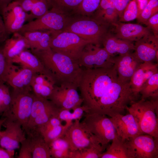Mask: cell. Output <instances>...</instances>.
I'll use <instances>...</instances> for the list:
<instances>
[{
    "mask_svg": "<svg viewBox=\"0 0 158 158\" xmlns=\"http://www.w3.org/2000/svg\"><path fill=\"white\" fill-rule=\"evenodd\" d=\"M117 135L123 140L142 134L133 116L129 113L125 115L118 114L110 117Z\"/></svg>",
    "mask_w": 158,
    "mask_h": 158,
    "instance_id": "cell-19",
    "label": "cell"
},
{
    "mask_svg": "<svg viewBox=\"0 0 158 158\" xmlns=\"http://www.w3.org/2000/svg\"><path fill=\"white\" fill-rule=\"evenodd\" d=\"M111 144L103 152L100 158H135L134 154L126 140L117 135L112 140Z\"/></svg>",
    "mask_w": 158,
    "mask_h": 158,
    "instance_id": "cell-26",
    "label": "cell"
},
{
    "mask_svg": "<svg viewBox=\"0 0 158 158\" xmlns=\"http://www.w3.org/2000/svg\"><path fill=\"white\" fill-rule=\"evenodd\" d=\"M14 150L0 148V158H13L14 157Z\"/></svg>",
    "mask_w": 158,
    "mask_h": 158,
    "instance_id": "cell-46",
    "label": "cell"
},
{
    "mask_svg": "<svg viewBox=\"0 0 158 158\" xmlns=\"http://www.w3.org/2000/svg\"><path fill=\"white\" fill-rule=\"evenodd\" d=\"M101 0H83L75 11L83 14L90 15L97 9Z\"/></svg>",
    "mask_w": 158,
    "mask_h": 158,
    "instance_id": "cell-39",
    "label": "cell"
},
{
    "mask_svg": "<svg viewBox=\"0 0 158 158\" xmlns=\"http://www.w3.org/2000/svg\"><path fill=\"white\" fill-rule=\"evenodd\" d=\"M30 51L39 59L56 85L78 88L83 69L77 61L50 48Z\"/></svg>",
    "mask_w": 158,
    "mask_h": 158,
    "instance_id": "cell-2",
    "label": "cell"
},
{
    "mask_svg": "<svg viewBox=\"0 0 158 158\" xmlns=\"http://www.w3.org/2000/svg\"><path fill=\"white\" fill-rule=\"evenodd\" d=\"M51 158H69V144L63 137L57 139L49 145Z\"/></svg>",
    "mask_w": 158,
    "mask_h": 158,
    "instance_id": "cell-29",
    "label": "cell"
},
{
    "mask_svg": "<svg viewBox=\"0 0 158 158\" xmlns=\"http://www.w3.org/2000/svg\"><path fill=\"white\" fill-rule=\"evenodd\" d=\"M149 0H136L138 10V16L141 13L146 6Z\"/></svg>",
    "mask_w": 158,
    "mask_h": 158,
    "instance_id": "cell-47",
    "label": "cell"
},
{
    "mask_svg": "<svg viewBox=\"0 0 158 158\" xmlns=\"http://www.w3.org/2000/svg\"><path fill=\"white\" fill-rule=\"evenodd\" d=\"M144 24L151 30L155 37H158V13L149 18Z\"/></svg>",
    "mask_w": 158,
    "mask_h": 158,
    "instance_id": "cell-42",
    "label": "cell"
},
{
    "mask_svg": "<svg viewBox=\"0 0 158 158\" xmlns=\"http://www.w3.org/2000/svg\"><path fill=\"white\" fill-rule=\"evenodd\" d=\"M139 94L141 98L146 99L149 97L156 98L158 97V73L152 76L145 83Z\"/></svg>",
    "mask_w": 158,
    "mask_h": 158,
    "instance_id": "cell-30",
    "label": "cell"
},
{
    "mask_svg": "<svg viewBox=\"0 0 158 158\" xmlns=\"http://www.w3.org/2000/svg\"><path fill=\"white\" fill-rule=\"evenodd\" d=\"M118 13L115 8H111L102 11H96L94 18L109 26L118 21Z\"/></svg>",
    "mask_w": 158,
    "mask_h": 158,
    "instance_id": "cell-32",
    "label": "cell"
},
{
    "mask_svg": "<svg viewBox=\"0 0 158 158\" xmlns=\"http://www.w3.org/2000/svg\"><path fill=\"white\" fill-rule=\"evenodd\" d=\"M77 62L85 69L108 68L114 65L113 57L104 48L91 43L85 46Z\"/></svg>",
    "mask_w": 158,
    "mask_h": 158,
    "instance_id": "cell-11",
    "label": "cell"
},
{
    "mask_svg": "<svg viewBox=\"0 0 158 158\" xmlns=\"http://www.w3.org/2000/svg\"><path fill=\"white\" fill-rule=\"evenodd\" d=\"M3 126V123H0V133H1V126Z\"/></svg>",
    "mask_w": 158,
    "mask_h": 158,
    "instance_id": "cell-49",
    "label": "cell"
},
{
    "mask_svg": "<svg viewBox=\"0 0 158 158\" xmlns=\"http://www.w3.org/2000/svg\"><path fill=\"white\" fill-rule=\"evenodd\" d=\"M63 13L52 8L42 16L25 24L18 32L22 34L37 30L63 31L69 23Z\"/></svg>",
    "mask_w": 158,
    "mask_h": 158,
    "instance_id": "cell-10",
    "label": "cell"
},
{
    "mask_svg": "<svg viewBox=\"0 0 158 158\" xmlns=\"http://www.w3.org/2000/svg\"><path fill=\"white\" fill-rule=\"evenodd\" d=\"M51 33L49 30H37L26 32L21 34L27 41L30 49L40 50L50 48Z\"/></svg>",
    "mask_w": 158,
    "mask_h": 158,
    "instance_id": "cell-27",
    "label": "cell"
},
{
    "mask_svg": "<svg viewBox=\"0 0 158 158\" xmlns=\"http://www.w3.org/2000/svg\"><path fill=\"white\" fill-rule=\"evenodd\" d=\"M30 49L28 43L24 36L18 32L13 33L2 45L4 56L9 65L13 64L12 59L23 51Z\"/></svg>",
    "mask_w": 158,
    "mask_h": 158,
    "instance_id": "cell-22",
    "label": "cell"
},
{
    "mask_svg": "<svg viewBox=\"0 0 158 158\" xmlns=\"http://www.w3.org/2000/svg\"><path fill=\"white\" fill-rule=\"evenodd\" d=\"M36 73L29 69L13 63L9 66L5 83L14 90L32 91L31 84Z\"/></svg>",
    "mask_w": 158,
    "mask_h": 158,
    "instance_id": "cell-16",
    "label": "cell"
},
{
    "mask_svg": "<svg viewBox=\"0 0 158 158\" xmlns=\"http://www.w3.org/2000/svg\"><path fill=\"white\" fill-rule=\"evenodd\" d=\"M133 53L142 62H153L158 59V37L153 34L135 42Z\"/></svg>",
    "mask_w": 158,
    "mask_h": 158,
    "instance_id": "cell-18",
    "label": "cell"
},
{
    "mask_svg": "<svg viewBox=\"0 0 158 158\" xmlns=\"http://www.w3.org/2000/svg\"><path fill=\"white\" fill-rule=\"evenodd\" d=\"M31 91L13 90L11 93L10 106L3 114L4 117L19 122L24 131L30 118L34 99V94Z\"/></svg>",
    "mask_w": 158,
    "mask_h": 158,
    "instance_id": "cell-5",
    "label": "cell"
},
{
    "mask_svg": "<svg viewBox=\"0 0 158 158\" xmlns=\"http://www.w3.org/2000/svg\"><path fill=\"white\" fill-rule=\"evenodd\" d=\"M102 150L92 147L80 151L70 152L69 158H100Z\"/></svg>",
    "mask_w": 158,
    "mask_h": 158,
    "instance_id": "cell-37",
    "label": "cell"
},
{
    "mask_svg": "<svg viewBox=\"0 0 158 158\" xmlns=\"http://www.w3.org/2000/svg\"><path fill=\"white\" fill-rule=\"evenodd\" d=\"M13 1V0H0V12L1 14L7 6Z\"/></svg>",
    "mask_w": 158,
    "mask_h": 158,
    "instance_id": "cell-48",
    "label": "cell"
},
{
    "mask_svg": "<svg viewBox=\"0 0 158 158\" xmlns=\"http://www.w3.org/2000/svg\"><path fill=\"white\" fill-rule=\"evenodd\" d=\"M56 85L50 76L36 73L32 78L31 87L35 96L49 99Z\"/></svg>",
    "mask_w": 158,
    "mask_h": 158,
    "instance_id": "cell-24",
    "label": "cell"
},
{
    "mask_svg": "<svg viewBox=\"0 0 158 158\" xmlns=\"http://www.w3.org/2000/svg\"><path fill=\"white\" fill-rule=\"evenodd\" d=\"M138 15V10L136 1L131 0L129 2L118 21L126 22L133 20L137 18Z\"/></svg>",
    "mask_w": 158,
    "mask_h": 158,
    "instance_id": "cell-36",
    "label": "cell"
},
{
    "mask_svg": "<svg viewBox=\"0 0 158 158\" xmlns=\"http://www.w3.org/2000/svg\"><path fill=\"white\" fill-rule=\"evenodd\" d=\"M115 0H101L99 6L96 10L99 11L104 10L109 8H115Z\"/></svg>",
    "mask_w": 158,
    "mask_h": 158,
    "instance_id": "cell-45",
    "label": "cell"
},
{
    "mask_svg": "<svg viewBox=\"0 0 158 158\" xmlns=\"http://www.w3.org/2000/svg\"><path fill=\"white\" fill-rule=\"evenodd\" d=\"M135 158H158V139L141 134L126 140Z\"/></svg>",
    "mask_w": 158,
    "mask_h": 158,
    "instance_id": "cell-14",
    "label": "cell"
},
{
    "mask_svg": "<svg viewBox=\"0 0 158 158\" xmlns=\"http://www.w3.org/2000/svg\"><path fill=\"white\" fill-rule=\"evenodd\" d=\"M5 118L3 126L6 129L1 131L0 145L1 147L6 150H14L19 148L21 142L26 138L25 133L19 122Z\"/></svg>",
    "mask_w": 158,
    "mask_h": 158,
    "instance_id": "cell-15",
    "label": "cell"
},
{
    "mask_svg": "<svg viewBox=\"0 0 158 158\" xmlns=\"http://www.w3.org/2000/svg\"><path fill=\"white\" fill-rule=\"evenodd\" d=\"M130 0H115V7L118 14L119 18L122 16L123 12Z\"/></svg>",
    "mask_w": 158,
    "mask_h": 158,
    "instance_id": "cell-44",
    "label": "cell"
},
{
    "mask_svg": "<svg viewBox=\"0 0 158 158\" xmlns=\"http://www.w3.org/2000/svg\"><path fill=\"white\" fill-rule=\"evenodd\" d=\"M152 98L134 101L126 110L133 116L142 134L158 139V98Z\"/></svg>",
    "mask_w": 158,
    "mask_h": 158,
    "instance_id": "cell-3",
    "label": "cell"
},
{
    "mask_svg": "<svg viewBox=\"0 0 158 158\" xmlns=\"http://www.w3.org/2000/svg\"><path fill=\"white\" fill-rule=\"evenodd\" d=\"M90 43L71 32L51 31L50 48L77 61L85 46Z\"/></svg>",
    "mask_w": 158,
    "mask_h": 158,
    "instance_id": "cell-4",
    "label": "cell"
},
{
    "mask_svg": "<svg viewBox=\"0 0 158 158\" xmlns=\"http://www.w3.org/2000/svg\"><path fill=\"white\" fill-rule=\"evenodd\" d=\"M85 113L81 122L105 149L117 135L110 118L106 115L96 113Z\"/></svg>",
    "mask_w": 158,
    "mask_h": 158,
    "instance_id": "cell-7",
    "label": "cell"
},
{
    "mask_svg": "<svg viewBox=\"0 0 158 158\" xmlns=\"http://www.w3.org/2000/svg\"><path fill=\"white\" fill-rule=\"evenodd\" d=\"M21 147L18 158H32V149L29 139L27 137L20 142Z\"/></svg>",
    "mask_w": 158,
    "mask_h": 158,
    "instance_id": "cell-41",
    "label": "cell"
},
{
    "mask_svg": "<svg viewBox=\"0 0 158 158\" xmlns=\"http://www.w3.org/2000/svg\"><path fill=\"white\" fill-rule=\"evenodd\" d=\"M5 83H0V113L6 111L9 108L11 96L8 87Z\"/></svg>",
    "mask_w": 158,
    "mask_h": 158,
    "instance_id": "cell-38",
    "label": "cell"
},
{
    "mask_svg": "<svg viewBox=\"0 0 158 158\" xmlns=\"http://www.w3.org/2000/svg\"><path fill=\"white\" fill-rule=\"evenodd\" d=\"M102 44L103 48L112 57L116 54L131 52L134 49V44L132 42L118 38L109 32L104 37Z\"/></svg>",
    "mask_w": 158,
    "mask_h": 158,
    "instance_id": "cell-23",
    "label": "cell"
},
{
    "mask_svg": "<svg viewBox=\"0 0 158 158\" xmlns=\"http://www.w3.org/2000/svg\"><path fill=\"white\" fill-rule=\"evenodd\" d=\"M117 80L113 66L83 69L78 88L83 99L82 104L88 112L96 113L99 104L111 84Z\"/></svg>",
    "mask_w": 158,
    "mask_h": 158,
    "instance_id": "cell-1",
    "label": "cell"
},
{
    "mask_svg": "<svg viewBox=\"0 0 158 158\" xmlns=\"http://www.w3.org/2000/svg\"><path fill=\"white\" fill-rule=\"evenodd\" d=\"M71 112L70 110L61 109L58 117L62 122H72L73 120L80 119L85 113L88 112L87 108L82 105L75 108Z\"/></svg>",
    "mask_w": 158,
    "mask_h": 158,
    "instance_id": "cell-31",
    "label": "cell"
},
{
    "mask_svg": "<svg viewBox=\"0 0 158 158\" xmlns=\"http://www.w3.org/2000/svg\"><path fill=\"white\" fill-rule=\"evenodd\" d=\"M158 13V0H149L137 18L138 22L144 24L152 16Z\"/></svg>",
    "mask_w": 158,
    "mask_h": 158,
    "instance_id": "cell-35",
    "label": "cell"
},
{
    "mask_svg": "<svg viewBox=\"0 0 158 158\" xmlns=\"http://www.w3.org/2000/svg\"><path fill=\"white\" fill-rule=\"evenodd\" d=\"M113 57L117 81L122 83L129 82L137 68L142 62L132 52Z\"/></svg>",
    "mask_w": 158,
    "mask_h": 158,
    "instance_id": "cell-17",
    "label": "cell"
},
{
    "mask_svg": "<svg viewBox=\"0 0 158 158\" xmlns=\"http://www.w3.org/2000/svg\"><path fill=\"white\" fill-rule=\"evenodd\" d=\"M83 0H48L50 6L64 12L75 10Z\"/></svg>",
    "mask_w": 158,
    "mask_h": 158,
    "instance_id": "cell-34",
    "label": "cell"
},
{
    "mask_svg": "<svg viewBox=\"0 0 158 158\" xmlns=\"http://www.w3.org/2000/svg\"><path fill=\"white\" fill-rule=\"evenodd\" d=\"M1 15L9 35L18 32L25 22L33 20L29 13L25 12L16 0L10 3Z\"/></svg>",
    "mask_w": 158,
    "mask_h": 158,
    "instance_id": "cell-13",
    "label": "cell"
},
{
    "mask_svg": "<svg viewBox=\"0 0 158 158\" xmlns=\"http://www.w3.org/2000/svg\"><path fill=\"white\" fill-rule=\"evenodd\" d=\"M157 73H158V63L144 62L140 64L129 82L132 90L136 97H138L140 90L147 80Z\"/></svg>",
    "mask_w": 158,
    "mask_h": 158,
    "instance_id": "cell-21",
    "label": "cell"
},
{
    "mask_svg": "<svg viewBox=\"0 0 158 158\" xmlns=\"http://www.w3.org/2000/svg\"><path fill=\"white\" fill-rule=\"evenodd\" d=\"M72 122H66L65 125L62 123L46 132L42 135L45 141L49 145L54 140L62 137Z\"/></svg>",
    "mask_w": 158,
    "mask_h": 158,
    "instance_id": "cell-33",
    "label": "cell"
},
{
    "mask_svg": "<svg viewBox=\"0 0 158 158\" xmlns=\"http://www.w3.org/2000/svg\"><path fill=\"white\" fill-rule=\"evenodd\" d=\"M27 135L30 142L32 158H51L49 145L39 132L34 131Z\"/></svg>",
    "mask_w": 158,
    "mask_h": 158,
    "instance_id": "cell-28",
    "label": "cell"
},
{
    "mask_svg": "<svg viewBox=\"0 0 158 158\" xmlns=\"http://www.w3.org/2000/svg\"><path fill=\"white\" fill-rule=\"evenodd\" d=\"M112 25L114 27V35L116 37L132 42L153 34L148 28L138 23H125L118 21Z\"/></svg>",
    "mask_w": 158,
    "mask_h": 158,
    "instance_id": "cell-20",
    "label": "cell"
},
{
    "mask_svg": "<svg viewBox=\"0 0 158 158\" xmlns=\"http://www.w3.org/2000/svg\"><path fill=\"white\" fill-rule=\"evenodd\" d=\"M60 109L49 99L34 95L30 116L24 131L25 133L37 131L50 118L58 116Z\"/></svg>",
    "mask_w": 158,
    "mask_h": 158,
    "instance_id": "cell-9",
    "label": "cell"
},
{
    "mask_svg": "<svg viewBox=\"0 0 158 158\" xmlns=\"http://www.w3.org/2000/svg\"><path fill=\"white\" fill-rule=\"evenodd\" d=\"M109 26L94 18L83 19L69 23L63 31L74 33L90 43L100 46L109 32Z\"/></svg>",
    "mask_w": 158,
    "mask_h": 158,
    "instance_id": "cell-6",
    "label": "cell"
},
{
    "mask_svg": "<svg viewBox=\"0 0 158 158\" xmlns=\"http://www.w3.org/2000/svg\"><path fill=\"white\" fill-rule=\"evenodd\" d=\"M10 66L4 54L2 45L0 46V83H5Z\"/></svg>",
    "mask_w": 158,
    "mask_h": 158,
    "instance_id": "cell-40",
    "label": "cell"
},
{
    "mask_svg": "<svg viewBox=\"0 0 158 158\" xmlns=\"http://www.w3.org/2000/svg\"><path fill=\"white\" fill-rule=\"evenodd\" d=\"M0 12V46L8 38L9 35L6 29L2 17Z\"/></svg>",
    "mask_w": 158,
    "mask_h": 158,
    "instance_id": "cell-43",
    "label": "cell"
},
{
    "mask_svg": "<svg viewBox=\"0 0 158 158\" xmlns=\"http://www.w3.org/2000/svg\"><path fill=\"white\" fill-rule=\"evenodd\" d=\"M80 120L76 119L73 122L62 137L68 142L70 152L81 151L92 147L104 151L105 149Z\"/></svg>",
    "mask_w": 158,
    "mask_h": 158,
    "instance_id": "cell-8",
    "label": "cell"
},
{
    "mask_svg": "<svg viewBox=\"0 0 158 158\" xmlns=\"http://www.w3.org/2000/svg\"><path fill=\"white\" fill-rule=\"evenodd\" d=\"M12 63L29 69L36 73L44 74L51 77L45 69L39 59L31 51L25 50L12 59Z\"/></svg>",
    "mask_w": 158,
    "mask_h": 158,
    "instance_id": "cell-25",
    "label": "cell"
},
{
    "mask_svg": "<svg viewBox=\"0 0 158 158\" xmlns=\"http://www.w3.org/2000/svg\"><path fill=\"white\" fill-rule=\"evenodd\" d=\"M75 87L56 85L49 99L60 109L73 110L83 100Z\"/></svg>",
    "mask_w": 158,
    "mask_h": 158,
    "instance_id": "cell-12",
    "label": "cell"
}]
</instances>
